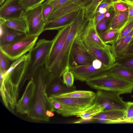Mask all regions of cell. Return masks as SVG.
<instances>
[{
  "label": "cell",
  "mask_w": 133,
  "mask_h": 133,
  "mask_svg": "<svg viewBox=\"0 0 133 133\" xmlns=\"http://www.w3.org/2000/svg\"><path fill=\"white\" fill-rule=\"evenodd\" d=\"M88 21L84 18L83 13L79 11L72 22L70 30L62 50L51 66L48 69L45 70V77L48 83L56 77H61L66 70H70V58L73 44Z\"/></svg>",
  "instance_id": "cell-1"
},
{
  "label": "cell",
  "mask_w": 133,
  "mask_h": 133,
  "mask_svg": "<svg viewBox=\"0 0 133 133\" xmlns=\"http://www.w3.org/2000/svg\"><path fill=\"white\" fill-rule=\"evenodd\" d=\"M44 66L39 67L31 78L35 83L36 88L27 115L28 117L32 120L48 122L49 121L50 118L47 116L46 111L48 110L52 111L46 91L48 83L45 77Z\"/></svg>",
  "instance_id": "cell-2"
},
{
  "label": "cell",
  "mask_w": 133,
  "mask_h": 133,
  "mask_svg": "<svg viewBox=\"0 0 133 133\" xmlns=\"http://www.w3.org/2000/svg\"><path fill=\"white\" fill-rule=\"evenodd\" d=\"M86 82L88 86L93 89L114 91L120 94H130L133 90V82L109 71Z\"/></svg>",
  "instance_id": "cell-3"
},
{
  "label": "cell",
  "mask_w": 133,
  "mask_h": 133,
  "mask_svg": "<svg viewBox=\"0 0 133 133\" xmlns=\"http://www.w3.org/2000/svg\"><path fill=\"white\" fill-rule=\"evenodd\" d=\"M52 42V39H41L28 52V61L21 84V90L26 81L31 79L36 69L40 66L44 65Z\"/></svg>",
  "instance_id": "cell-4"
},
{
  "label": "cell",
  "mask_w": 133,
  "mask_h": 133,
  "mask_svg": "<svg viewBox=\"0 0 133 133\" xmlns=\"http://www.w3.org/2000/svg\"><path fill=\"white\" fill-rule=\"evenodd\" d=\"M38 37L26 35L15 41L0 46V50L10 60L15 61L32 49Z\"/></svg>",
  "instance_id": "cell-5"
},
{
  "label": "cell",
  "mask_w": 133,
  "mask_h": 133,
  "mask_svg": "<svg viewBox=\"0 0 133 133\" xmlns=\"http://www.w3.org/2000/svg\"><path fill=\"white\" fill-rule=\"evenodd\" d=\"M119 93L111 91L98 90L94 102L99 104L104 110H120L125 111L127 102L124 101Z\"/></svg>",
  "instance_id": "cell-6"
},
{
  "label": "cell",
  "mask_w": 133,
  "mask_h": 133,
  "mask_svg": "<svg viewBox=\"0 0 133 133\" xmlns=\"http://www.w3.org/2000/svg\"><path fill=\"white\" fill-rule=\"evenodd\" d=\"M43 3L25 11L24 16L27 26V35L38 36L43 32L46 22L42 15Z\"/></svg>",
  "instance_id": "cell-7"
},
{
  "label": "cell",
  "mask_w": 133,
  "mask_h": 133,
  "mask_svg": "<svg viewBox=\"0 0 133 133\" xmlns=\"http://www.w3.org/2000/svg\"><path fill=\"white\" fill-rule=\"evenodd\" d=\"M72 22L60 29L52 39V43L44 65L45 70L51 66L62 50L70 30Z\"/></svg>",
  "instance_id": "cell-8"
},
{
  "label": "cell",
  "mask_w": 133,
  "mask_h": 133,
  "mask_svg": "<svg viewBox=\"0 0 133 133\" xmlns=\"http://www.w3.org/2000/svg\"><path fill=\"white\" fill-rule=\"evenodd\" d=\"M80 35L75 39L72 48L70 58V68L91 65L95 59L81 44Z\"/></svg>",
  "instance_id": "cell-9"
},
{
  "label": "cell",
  "mask_w": 133,
  "mask_h": 133,
  "mask_svg": "<svg viewBox=\"0 0 133 133\" xmlns=\"http://www.w3.org/2000/svg\"><path fill=\"white\" fill-rule=\"evenodd\" d=\"M110 68L105 66L100 67L92 63L90 65L71 67L70 70L76 79L86 82L108 71Z\"/></svg>",
  "instance_id": "cell-10"
},
{
  "label": "cell",
  "mask_w": 133,
  "mask_h": 133,
  "mask_svg": "<svg viewBox=\"0 0 133 133\" xmlns=\"http://www.w3.org/2000/svg\"><path fill=\"white\" fill-rule=\"evenodd\" d=\"M81 40L95 47L111 49V46L105 43L98 34L93 18L88 21L80 35Z\"/></svg>",
  "instance_id": "cell-11"
},
{
  "label": "cell",
  "mask_w": 133,
  "mask_h": 133,
  "mask_svg": "<svg viewBox=\"0 0 133 133\" xmlns=\"http://www.w3.org/2000/svg\"><path fill=\"white\" fill-rule=\"evenodd\" d=\"M26 10L19 0H5L0 8V19L7 20L24 16Z\"/></svg>",
  "instance_id": "cell-12"
},
{
  "label": "cell",
  "mask_w": 133,
  "mask_h": 133,
  "mask_svg": "<svg viewBox=\"0 0 133 133\" xmlns=\"http://www.w3.org/2000/svg\"><path fill=\"white\" fill-rule=\"evenodd\" d=\"M80 39L82 44L95 59L99 60L104 65L108 67H111L114 65L116 58L111 49L91 45L82 41L80 38Z\"/></svg>",
  "instance_id": "cell-13"
},
{
  "label": "cell",
  "mask_w": 133,
  "mask_h": 133,
  "mask_svg": "<svg viewBox=\"0 0 133 133\" xmlns=\"http://www.w3.org/2000/svg\"><path fill=\"white\" fill-rule=\"evenodd\" d=\"M0 82V90L4 94L9 107L14 109L16 108L17 102L19 88L13 82L10 76L4 77L3 81Z\"/></svg>",
  "instance_id": "cell-14"
},
{
  "label": "cell",
  "mask_w": 133,
  "mask_h": 133,
  "mask_svg": "<svg viewBox=\"0 0 133 133\" xmlns=\"http://www.w3.org/2000/svg\"><path fill=\"white\" fill-rule=\"evenodd\" d=\"M35 88V83L31 79L22 97L17 102L16 108L17 113L21 114H27L34 96Z\"/></svg>",
  "instance_id": "cell-15"
},
{
  "label": "cell",
  "mask_w": 133,
  "mask_h": 133,
  "mask_svg": "<svg viewBox=\"0 0 133 133\" xmlns=\"http://www.w3.org/2000/svg\"><path fill=\"white\" fill-rule=\"evenodd\" d=\"M0 46L17 41L26 36V33L7 25L0 20Z\"/></svg>",
  "instance_id": "cell-16"
},
{
  "label": "cell",
  "mask_w": 133,
  "mask_h": 133,
  "mask_svg": "<svg viewBox=\"0 0 133 133\" xmlns=\"http://www.w3.org/2000/svg\"><path fill=\"white\" fill-rule=\"evenodd\" d=\"M96 97L87 98H76L53 96L49 97V98L62 104L84 110L94 103Z\"/></svg>",
  "instance_id": "cell-17"
},
{
  "label": "cell",
  "mask_w": 133,
  "mask_h": 133,
  "mask_svg": "<svg viewBox=\"0 0 133 133\" xmlns=\"http://www.w3.org/2000/svg\"><path fill=\"white\" fill-rule=\"evenodd\" d=\"M75 90V86H67L64 83L61 77H59L53 79L47 85L46 89L48 97L62 94Z\"/></svg>",
  "instance_id": "cell-18"
},
{
  "label": "cell",
  "mask_w": 133,
  "mask_h": 133,
  "mask_svg": "<svg viewBox=\"0 0 133 133\" xmlns=\"http://www.w3.org/2000/svg\"><path fill=\"white\" fill-rule=\"evenodd\" d=\"M79 11L71 12L52 21L47 22L43 32L47 30H59L70 24L75 19Z\"/></svg>",
  "instance_id": "cell-19"
},
{
  "label": "cell",
  "mask_w": 133,
  "mask_h": 133,
  "mask_svg": "<svg viewBox=\"0 0 133 133\" xmlns=\"http://www.w3.org/2000/svg\"><path fill=\"white\" fill-rule=\"evenodd\" d=\"M53 112L64 117L78 116L83 110L64 104L56 101L52 103Z\"/></svg>",
  "instance_id": "cell-20"
},
{
  "label": "cell",
  "mask_w": 133,
  "mask_h": 133,
  "mask_svg": "<svg viewBox=\"0 0 133 133\" xmlns=\"http://www.w3.org/2000/svg\"><path fill=\"white\" fill-rule=\"evenodd\" d=\"M83 8L79 3H71L69 1L66 5L52 13L47 22L52 21L71 12L79 11Z\"/></svg>",
  "instance_id": "cell-21"
},
{
  "label": "cell",
  "mask_w": 133,
  "mask_h": 133,
  "mask_svg": "<svg viewBox=\"0 0 133 133\" xmlns=\"http://www.w3.org/2000/svg\"><path fill=\"white\" fill-rule=\"evenodd\" d=\"M129 22L128 11L115 12L108 29H117L121 30Z\"/></svg>",
  "instance_id": "cell-22"
},
{
  "label": "cell",
  "mask_w": 133,
  "mask_h": 133,
  "mask_svg": "<svg viewBox=\"0 0 133 133\" xmlns=\"http://www.w3.org/2000/svg\"><path fill=\"white\" fill-rule=\"evenodd\" d=\"M133 38V29L129 34L112 44L111 51L115 58L125 49Z\"/></svg>",
  "instance_id": "cell-23"
},
{
  "label": "cell",
  "mask_w": 133,
  "mask_h": 133,
  "mask_svg": "<svg viewBox=\"0 0 133 133\" xmlns=\"http://www.w3.org/2000/svg\"><path fill=\"white\" fill-rule=\"evenodd\" d=\"M125 111L120 110H104L93 117L95 119L120 120L125 119Z\"/></svg>",
  "instance_id": "cell-24"
},
{
  "label": "cell",
  "mask_w": 133,
  "mask_h": 133,
  "mask_svg": "<svg viewBox=\"0 0 133 133\" xmlns=\"http://www.w3.org/2000/svg\"><path fill=\"white\" fill-rule=\"evenodd\" d=\"M0 19L9 27L26 33L27 26L24 16L7 20Z\"/></svg>",
  "instance_id": "cell-25"
},
{
  "label": "cell",
  "mask_w": 133,
  "mask_h": 133,
  "mask_svg": "<svg viewBox=\"0 0 133 133\" xmlns=\"http://www.w3.org/2000/svg\"><path fill=\"white\" fill-rule=\"evenodd\" d=\"M103 108L98 104L94 102L91 106L82 111L77 116L83 119L93 122L92 118L104 111Z\"/></svg>",
  "instance_id": "cell-26"
},
{
  "label": "cell",
  "mask_w": 133,
  "mask_h": 133,
  "mask_svg": "<svg viewBox=\"0 0 133 133\" xmlns=\"http://www.w3.org/2000/svg\"><path fill=\"white\" fill-rule=\"evenodd\" d=\"M110 72L133 82V70L116 64L110 68Z\"/></svg>",
  "instance_id": "cell-27"
},
{
  "label": "cell",
  "mask_w": 133,
  "mask_h": 133,
  "mask_svg": "<svg viewBox=\"0 0 133 133\" xmlns=\"http://www.w3.org/2000/svg\"><path fill=\"white\" fill-rule=\"evenodd\" d=\"M115 14V11L112 6L105 16L96 25V29L100 36L103 32L108 30Z\"/></svg>",
  "instance_id": "cell-28"
},
{
  "label": "cell",
  "mask_w": 133,
  "mask_h": 133,
  "mask_svg": "<svg viewBox=\"0 0 133 133\" xmlns=\"http://www.w3.org/2000/svg\"><path fill=\"white\" fill-rule=\"evenodd\" d=\"M55 96L60 97L87 98L96 96V93L91 91L75 90L65 94Z\"/></svg>",
  "instance_id": "cell-29"
},
{
  "label": "cell",
  "mask_w": 133,
  "mask_h": 133,
  "mask_svg": "<svg viewBox=\"0 0 133 133\" xmlns=\"http://www.w3.org/2000/svg\"><path fill=\"white\" fill-rule=\"evenodd\" d=\"M121 30L120 29H108L103 32L100 36L105 43L112 44L117 39Z\"/></svg>",
  "instance_id": "cell-30"
},
{
  "label": "cell",
  "mask_w": 133,
  "mask_h": 133,
  "mask_svg": "<svg viewBox=\"0 0 133 133\" xmlns=\"http://www.w3.org/2000/svg\"><path fill=\"white\" fill-rule=\"evenodd\" d=\"M104 0H93L84 9L85 19L88 21L93 18L97 9Z\"/></svg>",
  "instance_id": "cell-31"
},
{
  "label": "cell",
  "mask_w": 133,
  "mask_h": 133,
  "mask_svg": "<svg viewBox=\"0 0 133 133\" xmlns=\"http://www.w3.org/2000/svg\"><path fill=\"white\" fill-rule=\"evenodd\" d=\"M115 64L133 70V54L116 58Z\"/></svg>",
  "instance_id": "cell-32"
},
{
  "label": "cell",
  "mask_w": 133,
  "mask_h": 133,
  "mask_svg": "<svg viewBox=\"0 0 133 133\" xmlns=\"http://www.w3.org/2000/svg\"><path fill=\"white\" fill-rule=\"evenodd\" d=\"M8 58L0 51V72L3 75L9 68L10 65Z\"/></svg>",
  "instance_id": "cell-33"
},
{
  "label": "cell",
  "mask_w": 133,
  "mask_h": 133,
  "mask_svg": "<svg viewBox=\"0 0 133 133\" xmlns=\"http://www.w3.org/2000/svg\"><path fill=\"white\" fill-rule=\"evenodd\" d=\"M47 0H19V2L24 8L28 10L43 3Z\"/></svg>",
  "instance_id": "cell-34"
},
{
  "label": "cell",
  "mask_w": 133,
  "mask_h": 133,
  "mask_svg": "<svg viewBox=\"0 0 133 133\" xmlns=\"http://www.w3.org/2000/svg\"><path fill=\"white\" fill-rule=\"evenodd\" d=\"M62 76L64 83L67 86L71 87L73 85L75 77L73 73L70 69L65 71Z\"/></svg>",
  "instance_id": "cell-35"
},
{
  "label": "cell",
  "mask_w": 133,
  "mask_h": 133,
  "mask_svg": "<svg viewBox=\"0 0 133 133\" xmlns=\"http://www.w3.org/2000/svg\"><path fill=\"white\" fill-rule=\"evenodd\" d=\"M43 4L42 15L43 18L47 22L52 12L53 7L47 0Z\"/></svg>",
  "instance_id": "cell-36"
},
{
  "label": "cell",
  "mask_w": 133,
  "mask_h": 133,
  "mask_svg": "<svg viewBox=\"0 0 133 133\" xmlns=\"http://www.w3.org/2000/svg\"><path fill=\"white\" fill-rule=\"evenodd\" d=\"M133 29V19L128 23L121 30L117 40L129 34Z\"/></svg>",
  "instance_id": "cell-37"
},
{
  "label": "cell",
  "mask_w": 133,
  "mask_h": 133,
  "mask_svg": "<svg viewBox=\"0 0 133 133\" xmlns=\"http://www.w3.org/2000/svg\"><path fill=\"white\" fill-rule=\"evenodd\" d=\"M133 119V102H127V106L125 112V119L128 123H131Z\"/></svg>",
  "instance_id": "cell-38"
},
{
  "label": "cell",
  "mask_w": 133,
  "mask_h": 133,
  "mask_svg": "<svg viewBox=\"0 0 133 133\" xmlns=\"http://www.w3.org/2000/svg\"><path fill=\"white\" fill-rule=\"evenodd\" d=\"M47 1L53 7V10L51 13L66 5L69 1V0H54L51 1Z\"/></svg>",
  "instance_id": "cell-39"
},
{
  "label": "cell",
  "mask_w": 133,
  "mask_h": 133,
  "mask_svg": "<svg viewBox=\"0 0 133 133\" xmlns=\"http://www.w3.org/2000/svg\"><path fill=\"white\" fill-rule=\"evenodd\" d=\"M112 6L115 12H124L128 11V5L126 4L122 3L115 1L113 2Z\"/></svg>",
  "instance_id": "cell-40"
},
{
  "label": "cell",
  "mask_w": 133,
  "mask_h": 133,
  "mask_svg": "<svg viewBox=\"0 0 133 133\" xmlns=\"http://www.w3.org/2000/svg\"><path fill=\"white\" fill-rule=\"evenodd\" d=\"M93 119V122L97 123L103 124H113L119 123H127L125 119L120 120H113L109 119Z\"/></svg>",
  "instance_id": "cell-41"
},
{
  "label": "cell",
  "mask_w": 133,
  "mask_h": 133,
  "mask_svg": "<svg viewBox=\"0 0 133 133\" xmlns=\"http://www.w3.org/2000/svg\"><path fill=\"white\" fill-rule=\"evenodd\" d=\"M133 54V38L131 40L125 49L118 56Z\"/></svg>",
  "instance_id": "cell-42"
},
{
  "label": "cell",
  "mask_w": 133,
  "mask_h": 133,
  "mask_svg": "<svg viewBox=\"0 0 133 133\" xmlns=\"http://www.w3.org/2000/svg\"><path fill=\"white\" fill-rule=\"evenodd\" d=\"M110 8L104 13H96L93 19L94 24L96 26L98 23L109 12Z\"/></svg>",
  "instance_id": "cell-43"
},
{
  "label": "cell",
  "mask_w": 133,
  "mask_h": 133,
  "mask_svg": "<svg viewBox=\"0 0 133 133\" xmlns=\"http://www.w3.org/2000/svg\"><path fill=\"white\" fill-rule=\"evenodd\" d=\"M116 1L125 3L128 5V9L133 10V0H118Z\"/></svg>",
  "instance_id": "cell-44"
},
{
  "label": "cell",
  "mask_w": 133,
  "mask_h": 133,
  "mask_svg": "<svg viewBox=\"0 0 133 133\" xmlns=\"http://www.w3.org/2000/svg\"><path fill=\"white\" fill-rule=\"evenodd\" d=\"M93 0H81L79 4L84 8L86 6L89 4Z\"/></svg>",
  "instance_id": "cell-45"
},
{
  "label": "cell",
  "mask_w": 133,
  "mask_h": 133,
  "mask_svg": "<svg viewBox=\"0 0 133 133\" xmlns=\"http://www.w3.org/2000/svg\"><path fill=\"white\" fill-rule=\"evenodd\" d=\"M53 112L50 110H48L46 112V114L47 116L50 118L51 117H52L54 115V114Z\"/></svg>",
  "instance_id": "cell-46"
},
{
  "label": "cell",
  "mask_w": 133,
  "mask_h": 133,
  "mask_svg": "<svg viewBox=\"0 0 133 133\" xmlns=\"http://www.w3.org/2000/svg\"><path fill=\"white\" fill-rule=\"evenodd\" d=\"M81 0H69V1L71 3H78Z\"/></svg>",
  "instance_id": "cell-47"
},
{
  "label": "cell",
  "mask_w": 133,
  "mask_h": 133,
  "mask_svg": "<svg viewBox=\"0 0 133 133\" xmlns=\"http://www.w3.org/2000/svg\"><path fill=\"white\" fill-rule=\"evenodd\" d=\"M5 1V0H0V5L1 6L2 5Z\"/></svg>",
  "instance_id": "cell-48"
},
{
  "label": "cell",
  "mask_w": 133,
  "mask_h": 133,
  "mask_svg": "<svg viewBox=\"0 0 133 133\" xmlns=\"http://www.w3.org/2000/svg\"><path fill=\"white\" fill-rule=\"evenodd\" d=\"M108 0L110 1H111V2H114L117 1L118 0Z\"/></svg>",
  "instance_id": "cell-49"
},
{
  "label": "cell",
  "mask_w": 133,
  "mask_h": 133,
  "mask_svg": "<svg viewBox=\"0 0 133 133\" xmlns=\"http://www.w3.org/2000/svg\"><path fill=\"white\" fill-rule=\"evenodd\" d=\"M131 123H133V119L131 121Z\"/></svg>",
  "instance_id": "cell-50"
},
{
  "label": "cell",
  "mask_w": 133,
  "mask_h": 133,
  "mask_svg": "<svg viewBox=\"0 0 133 133\" xmlns=\"http://www.w3.org/2000/svg\"><path fill=\"white\" fill-rule=\"evenodd\" d=\"M48 1H53V0H47Z\"/></svg>",
  "instance_id": "cell-51"
},
{
  "label": "cell",
  "mask_w": 133,
  "mask_h": 133,
  "mask_svg": "<svg viewBox=\"0 0 133 133\" xmlns=\"http://www.w3.org/2000/svg\"><path fill=\"white\" fill-rule=\"evenodd\" d=\"M132 97H133V96H132Z\"/></svg>",
  "instance_id": "cell-52"
}]
</instances>
